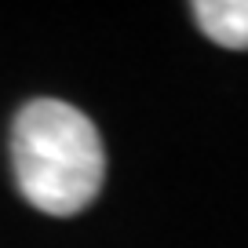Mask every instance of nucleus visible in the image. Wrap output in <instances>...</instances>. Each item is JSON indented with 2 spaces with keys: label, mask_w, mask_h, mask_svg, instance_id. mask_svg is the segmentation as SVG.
I'll return each mask as SVG.
<instances>
[{
  "label": "nucleus",
  "mask_w": 248,
  "mask_h": 248,
  "mask_svg": "<svg viewBox=\"0 0 248 248\" xmlns=\"http://www.w3.org/2000/svg\"><path fill=\"white\" fill-rule=\"evenodd\" d=\"M11 171L33 208L70 219L84 212L102 190V135L73 102L30 99L11 124Z\"/></svg>",
  "instance_id": "f257e3e1"
},
{
  "label": "nucleus",
  "mask_w": 248,
  "mask_h": 248,
  "mask_svg": "<svg viewBox=\"0 0 248 248\" xmlns=\"http://www.w3.org/2000/svg\"><path fill=\"white\" fill-rule=\"evenodd\" d=\"M190 15L219 47L248 51V0H197Z\"/></svg>",
  "instance_id": "f03ea898"
}]
</instances>
